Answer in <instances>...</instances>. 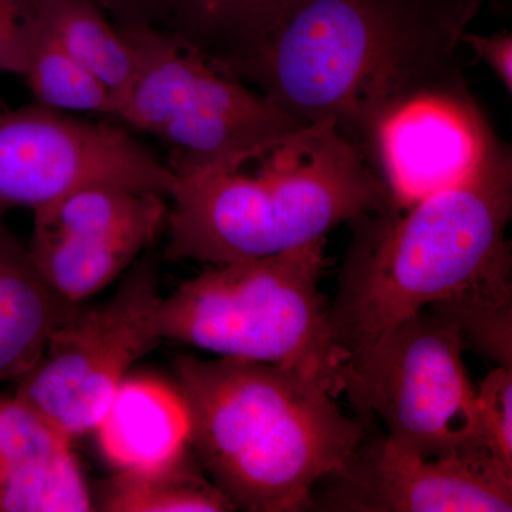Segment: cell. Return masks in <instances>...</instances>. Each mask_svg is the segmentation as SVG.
<instances>
[{
  "label": "cell",
  "instance_id": "6da1fadb",
  "mask_svg": "<svg viewBox=\"0 0 512 512\" xmlns=\"http://www.w3.org/2000/svg\"><path fill=\"white\" fill-rule=\"evenodd\" d=\"M464 16L400 0H285L251 45L222 67L289 116L332 121L369 141L394 104L451 83Z\"/></svg>",
  "mask_w": 512,
  "mask_h": 512
},
{
  "label": "cell",
  "instance_id": "7a4b0ae2",
  "mask_svg": "<svg viewBox=\"0 0 512 512\" xmlns=\"http://www.w3.org/2000/svg\"><path fill=\"white\" fill-rule=\"evenodd\" d=\"M165 255L212 266L282 254L392 207L355 141L332 121L279 134L231 160L175 173Z\"/></svg>",
  "mask_w": 512,
  "mask_h": 512
},
{
  "label": "cell",
  "instance_id": "3957f363",
  "mask_svg": "<svg viewBox=\"0 0 512 512\" xmlns=\"http://www.w3.org/2000/svg\"><path fill=\"white\" fill-rule=\"evenodd\" d=\"M511 211V160L498 147L461 183L352 221L355 237L328 306L330 335L345 362L434 303L511 285Z\"/></svg>",
  "mask_w": 512,
  "mask_h": 512
},
{
  "label": "cell",
  "instance_id": "277c9868",
  "mask_svg": "<svg viewBox=\"0 0 512 512\" xmlns=\"http://www.w3.org/2000/svg\"><path fill=\"white\" fill-rule=\"evenodd\" d=\"M174 373L192 453L235 511L308 510L366 439L328 384L291 367L183 355Z\"/></svg>",
  "mask_w": 512,
  "mask_h": 512
},
{
  "label": "cell",
  "instance_id": "5b68a950",
  "mask_svg": "<svg viewBox=\"0 0 512 512\" xmlns=\"http://www.w3.org/2000/svg\"><path fill=\"white\" fill-rule=\"evenodd\" d=\"M326 239L282 254L217 265L161 301V338L218 357L291 367L338 392L345 356L319 291Z\"/></svg>",
  "mask_w": 512,
  "mask_h": 512
},
{
  "label": "cell",
  "instance_id": "8992f818",
  "mask_svg": "<svg viewBox=\"0 0 512 512\" xmlns=\"http://www.w3.org/2000/svg\"><path fill=\"white\" fill-rule=\"evenodd\" d=\"M120 30L136 50L138 72L117 119L170 146L167 165L173 174L231 160L309 124L222 72L168 30L154 25Z\"/></svg>",
  "mask_w": 512,
  "mask_h": 512
},
{
  "label": "cell",
  "instance_id": "52a82bcc",
  "mask_svg": "<svg viewBox=\"0 0 512 512\" xmlns=\"http://www.w3.org/2000/svg\"><path fill=\"white\" fill-rule=\"evenodd\" d=\"M458 330L436 312L404 319L360 359L338 372V392L386 437L426 458L480 456L477 390L468 377ZM487 456V454H485Z\"/></svg>",
  "mask_w": 512,
  "mask_h": 512
},
{
  "label": "cell",
  "instance_id": "ba28073f",
  "mask_svg": "<svg viewBox=\"0 0 512 512\" xmlns=\"http://www.w3.org/2000/svg\"><path fill=\"white\" fill-rule=\"evenodd\" d=\"M161 301L157 262L146 255L106 305L53 333L15 396L72 439L96 430L128 370L163 340Z\"/></svg>",
  "mask_w": 512,
  "mask_h": 512
},
{
  "label": "cell",
  "instance_id": "9c48e42d",
  "mask_svg": "<svg viewBox=\"0 0 512 512\" xmlns=\"http://www.w3.org/2000/svg\"><path fill=\"white\" fill-rule=\"evenodd\" d=\"M175 175L123 128L35 104L0 113V217L107 185L168 197Z\"/></svg>",
  "mask_w": 512,
  "mask_h": 512
},
{
  "label": "cell",
  "instance_id": "30bf717a",
  "mask_svg": "<svg viewBox=\"0 0 512 512\" xmlns=\"http://www.w3.org/2000/svg\"><path fill=\"white\" fill-rule=\"evenodd\" d=\"M29 252L66 301L83 303L109 286L153 244L167 220L164 195L83 188L33 210Z\"/></svg>",
  "mask_w": 512,
  "mask_h": 512
},
{
  "label": "cell",
  "instance_id": "8fae6325",
  "mask_svg": "<svg viewBox=\"0 0 512 512\" xmlns=\"http://www.w3.org/2000/svg\"><path fill=\"white\" fill-rule=\"evenodd\" d=\"M311 507L345 512L511 511L512 474L493 458H426L386 436L363 440Z\"/></svg>",
  "mask_w": 512,
  "mask_h": 512
},
{
  "label": "cell",
  "instance_id": "7c38bea8",
  "mask_svg": "<svg viewBox=\"0 0 512 512\" xmlns=\"http://www.w3.org/2000/svg\"><path fill=\"white\" fill-rule=\"evenodd\" d=\"M367 144L394 207L453 187L487 163L498 146L480 111L456 84L421 90L394 104Z\"/></svg>",
  "mask_w": 512,
  "mask_h": 512
},
{
  "label": "cell",
  "instance_id": "4fadbf2b",
  "mask_svg": "<svg viewBox=\"0 0 512 512\" xmlns=\"http://www.w3.org/2000/svg\"><path fill=\"white\" fill-rule=\"evenodd\" d=\"M72 440L18 397L0 396V512L94 511Z\"/></svg>",
  "mask_w": 512,
  "mask_h": 512
},
{
  "label": "cell",
  "instance_id": "5bb4252c",
  "mask_svg": "<svg viewBox=\"0 0 512 512\" xmlns=\"http://www.w3.org/2000/svg\"><path fill=\"white\" fill-rule=\"evenodd\" d=\"M94 431L116 473L167 466L191 448L180 390L154 376H127Z\"/></svg>",
  "mask_w": 512,
  "mask_h": 512
},
{
  "label": "cell",
  "instance_id": "9a60e30c",
  "mask_svg": "<svg viewBox=\"0 0 512 512\" xmlns=\"http://www.w3.org/2000/svg\"><path fill=\"white\" fill-rule=\"evenodd\" d=\"M47 284L29 249L0 217V382L18 380L36 365L53 333L84 311Z\"/></svg>",
  "mask_w": 512,
  "mask_h": 512
},
{
  "label": "cell",
  "instance_id": "2e32d148",
  "mask_svg": "<svg viewBox=\"0 0 512 512\" xmlns=\"http://www.w3.org/2000/svg\"><path fill=\"white\" fill-rule=\"evenodd\" d=\"M39 19L109 89L119 116L138 72L136 50L123 32L96 0H40Z\"/></svg>",
  "mask_w": 512,
  "mask_h": 512
},
{
  "label": "cell",
  "instance_id": "e0dca14e",
  "mask_svg": "<svg viewBox=\"0 0 512 512\" xmlns=\"http://www.w3.org/2000/svg\"><path fill=\"white\" fill-rule=\"evenodd\" d=\"M202 471L190 448L167 466L116 473L92 495L94 511H235L234 505Z\"/></svg>",
  "mask_w": 512,
  "mask_h": 512
},
{
  "label": "cell",
  "instance_id": "ac0fdd59",
  "mask_svg": "<svg viewBox=\"0 0 512 512\" xmlns=\"http://www.w3.org/2000/svg\"><path fill=\"white\" fill-rule=\"evenodd\" d=\"M285 0H163L168 32L190 43L218 69L251 45Z\"/></svg>",
  "mask_w": 512,
  "mask_h": 512
},
{
  "label": "cell",
  "instance_id": "d6986e66",
  "mask_svg": "<svg viewBox=\"0 0 512 512\" xmlns=\"http://www.w3.org/2000/svg\"><path fill=\"white\" fill-rule=\"evenodd\" d=\"M25 76L42 106L116 116V101L109 89L57 42L39 15L30 40Z\"/></svg>",
  "mask_w": 512,
  "mask_h": 512
},
{
  "label": "cell",
  "instance_id": "ffe728a7",
  "mask_svg": "<svg viewBox=\"0 0 512 512\" xmlns=\"http://www.w3.org/2000/svg\"><path fill=\"white\" fill-rule=\"evenodd\" d=\"M427 309L450 322L466 348L470 346L491 362L512 370L511 285L474 289Z\"/></svg>",
  "mask_w": 512,
  "mask_h": 512
},
{
  "label": "cell",
  "instance_id": "44dd1931",
  "mask_svg": "<svg viewBox=\"0 0 512 512\" xmlns=\"http://www.w3.org/2000/svg\"><path fill=\"white\" fill-rule=\"evenodd\" d=\"M476 397L485 454L512 474V370L497 366L481 382Z\"/></svg>",
  "mask_w": 512,
  "mask_h": 512
},
{
  "label": "cell",
  "instance_id": "7402d4cb",
  "mask_svg": "<svg viewBox=\"0 0 512 512\" xmlns=\"http://www.w3.org/2000/svg\"><path fill=\"white\" fill-rule=\"evenodd\" d=\"M40 0H0V70L25 76Z\"/></svg>",
  "mask_w": 512,
  "mask_h": 512
},
{
  "label": "cell",
  "instance_id": "603a6c76",
  "mask_svg": "<svg viewBox=\"0 0 512 512\" xmlns=\"http://www.w3.org/2000/svg\"><path fill=\"white\" fill-rule=\"evenodd\" d=\"M464 40L476 50L478 57L484 60L498 79L504 83L508 92L512 86V39L510 33L494 36L463 35Z\"/></svg>",
  "mask_w": 512,
  "mask_h": 512
},
{
  "label": "cell",
  "instance_id": "cb8c5ba5",
  "mask_svg": "<svg viewBox=\"0 0 512 512\" xmlns=\"http://www.w3.org/2000/svg\"><path fill=\"white\" fill-rule=\"evenodd\" d=\"M104 12H109L120 29L153 26L160 18L163 0H96Z\"/></svg>",
  "mask_w": 512,
  "mask_h": 512
}]
</instances>
